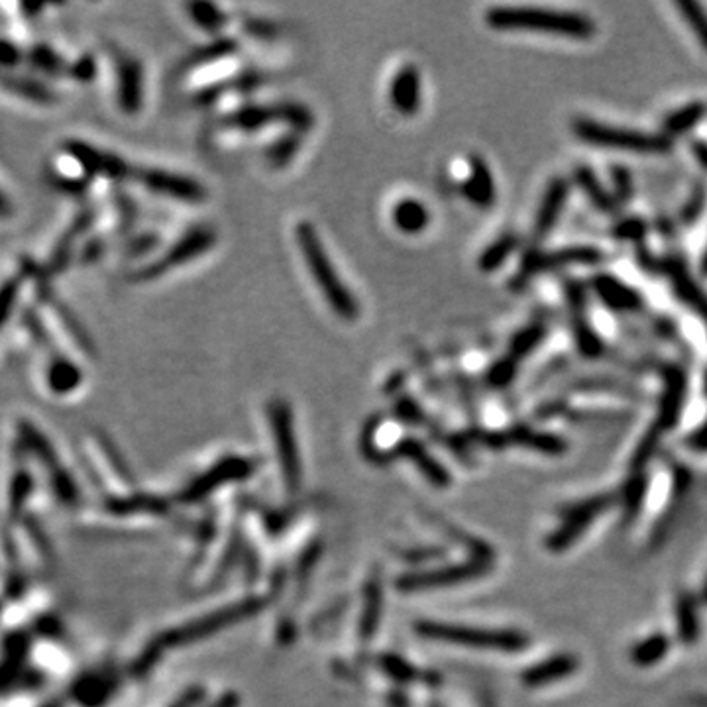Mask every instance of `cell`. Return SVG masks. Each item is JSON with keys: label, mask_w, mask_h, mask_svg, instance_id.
Wrapping results in <instances>:
<instances>
[{"label": "cell", "mask_w": 707, "mask_h": 707, "mask_svg": "<svg viewBox=\"0 0 707 707\" xmlns=\"http://www.w3.org/2000/svg\"><path fill=\"white\" fill-rule=\"evenodd\" d=\"M568 193H570V187H568L566 179L556 177L550 181V185L546 187L543 201H541V207L537 211V218H535V226H533L535 238H544L556 226L558 218L564 211V205L568 201Z\"/></svg>", "instance_id": "14"}, {"label": "cell", "mask_w": 707, "mask_h": 707, "mask_svg": "<svg viewBox=\"0 0 707 707\" xmlns=\"http://www.w3.org/2000/svg\"><path fill=\"white\" fill-rule=\"evenodd\" d=\"M105 254V244L101 238H91L83 250H81V262L85 264H91V262H97L101 256Z\"/></svg>", "instance_id": "38"}, {"label": "cell", "mask_w": 707, "mask_h": 707, "mask_svg": "<svg viewBox=\"0 0 707 707\" xmlns=\"http://www.w3.org/2000/svg\"><path fill=\"white\" fill-rule=\"evenodd\" d=\"M20 285H22V277L14 275V277H8L2 285V321L6 323L12 315V309L18 301V291H20Z\"/></svg>", "instance_id": "33"}, {"label": "cell", "mask_w": 707, "mask_h": 707, "mask_svg": "<svg viewBox=\"0 0 707 707\" xmlns=\"http://www.w3.org/2000/svg\"><path fill=\"white\" fill-rule=\"evenodd\" d=\"M574 134L586 144L599 146V148H613V150L637 152V154H664L670 150L668 136L613 128L588 118H578L574 122Z\"/></svg>", "instance_id": "4"}, {"label": "cell", "mask_w": 707, "mask_h": 707, "mask_svg": "<svg viewBox=\"0 0 707 707\" xmlns=\"http://www.w3.org/2000/svg\"><path fill=\"white\" fill-rule=\"evenodd\" d=\"M20 59H22L20 48H18L14 42H10L8 38H4V40H2V52H0L2 65H4L6 69H8V67H14V65L20 63Z\"/></svg>", "instance_id": "39"}, {"label": "cell", "mask_w": 707, "mask_h": 707, "mask_svg": "<svg viewBox=\"0 0 707 707\" xmlns=\"http://www.w3.org/2000/svg\"><path fill=\"white\" fill-rule=\"evenodd\" d=\"M28 59L38 71H42L46 75H52V77L69 71V65L65 63V59L57 54L55 50H52L50 46H46V44L34 46L30 50V54H28Z\"/></svg>", "instance_id": "28"}, {"label": "cell", "mask_w": 707, "mask_h": 707, "mask_svg": "<svg viewBox=\"0 0 707 707\" xmlns=\"http://www.w3.org/2000/svg\"><path fill=\"white\" fill-rule=\"evenodd\" d=\"M132 181H138L148 191L175 199V201L201 203L207 197L205 187L197 179L181 175V173H171V171L158 169V167H134Z\"/></svg>", "instance_id": "7"}, {"label": "cell", "mask_w": 707, "mask_h": 707, "mask_svg": "<svg viewBox=\"0 0 707 707\" xmlns=\"http://www.w3.org/2000/svg\"><path fill=\"white\" fill-rule=\"evenodd\" d=\"M116 73V101L118 107L128 114H138L144 105V67L142 63L124 52H114Z\"/></svg>", "instance_id": "8"}, {"label": "cell", "mask_w": 707, "mask_h": 707, "mask_svg": "<svg viewBox=\"0 0 707 707\" xmlns=\"http://www.w3.org/2000/svg\"><path fill=\"white\" fill-rule=\"evenodd\" d=\"M594 291L601 303L615 313H635L643 309V297L637 289L623 283L619 277L609 273H599L592 279Z\"/></svg>", "instance_id": "10"}, {"label": "cell", "mask_w": 707, "mask_h": 707, "mask_svg": "<svg viewBox=\"0 0 707 707\" xmlns=\"http://www.w3.org/2000/svg\"><path fill=\"white\" fill-rule=\"evenodd\" d=\"M67 75H71L75 81H81V83L93 81L95 75H97V61H95V57L89 54L81 55L77 61L69 63Z\"/></svg>", "instance_id": "32"}, {"label": "cell", "mask_w": 707, "mask_h": 707, "mask_svg": "<svg viewBox=\"0 0 707 707\" xmlns=\"http://www.w3.org/2000/svg\"><path fill=\"white\" fill-rule=\"evenodd\" d=\"M664 273L668 275L674 293L680 297L684 305L698 313V317L706 323L707 327V295L694 281V277L686 270V264L680 258H670L664 262Z\"/></svg>", "instance_id": "13"}, {"label": "cell", "mask_w": 707, "mask_h": 707, "mask_svg": "<svg viewBox=\"0 0 707 707\" xmlns=\"http://www.w3.org/2000/svg\"><path fill=\"white\" fill-rule=\"evenodd\" d=\"M272 122H281L289 130L305 134L313 128L315 116L305 105L293 101L275 105H242L238 109L230 110L220 120V126L232 132H258Z\"/></svg>", "instance_id": "3"}, {"label": "cell", "mask_w": 707, "mask_h": 707, "mask_svg": "<svg viewBox=\"0 0 707 707\" xmlns=\"http://www.w3.org/2000/svg\"><path fill=\"white\" fill-rule=\"evenodd\" d=\"M61 152L83 167L89 177H105L109 181H126L134 177V165L126 164L116 154L91 146L83 140H65Z\"/></svg>", "instance_id": "6"}, {"label": "cell", "mask_w": 707, "mask_h": 707, "mask_svg": "<svg viewBox=\"0 0 707 707\" xmlns=\"http://www.w3.org/2000/svg\"><path fill=\"white\" fill-rule=\"evenodd\" d=\"M566 293H568V303H570V311H572V325H574L576 346H578L580 354H584L586 358H598L601 350H603V344H601V338L594 332V328L588 321L584 291H582L580 285L570 283Z\"/></svg>", "instance_id": "11"}, {"label": "cell", "mask_w": 707, "mask_h": 707, "mask_svg": "<svg viewBox=\"0 0 707 707\" xmlns=\"http://www.w3.org/2000/svg\"><path fill=\"white\" fill-rule=\"evenodd\" d=\"M688 389L686 372L678 366H670L664 372V395H662V425L672 427L682 411Z\"/></svg>", "instance_id": "16"}, {"label": "cell", "mask_w": 707, "mask_h": 707, "mask_svg": "<svg viewBox=\"0 0 707 707\" xmlns=\"http://www.w3.org/2000/svg\"><path fill=\"white\" fill-rule=\"evenodd\" d=\"M42 297H44V301L50 303L52 313H54L57 323L63 327L65 334L77 344V348H81L87 356H95V346H93L89 334L85 332V328L81 327V323L75 319V315H73L65 305H61L59 301H55L54 293H52V289L48 287V283H44Z\"/></svg>", "instance_id": "19"}, {"label": "cell", "mask_w": 707, "mask_h": 707, "mask_svg": "<svg viewBox=\"0 0 707 707\" xmlns=\"http://www.w3.org/2000/svg\"><path fill=\"white\" fill-rule=\"evenodd\" d=\"M603 260V252L592 246H570L554 252H533L525 256L521 275L533 277L541 273L554 272L566 266H596Z\"/></svg>", "instance_id": "9"}, {"label": "cell", "mask_w": 707, "mask_h": 707, "mask_svg": "<svg viewBox=\"0 0 707 707\" xmlns=\"http://www.w3.org/2000/svg\"><path fill=\"white\" fill-rule=\"evenodd\" d=\"M2 87H4V91L12 93L14 97H20V99L34 103V105H54L57 103V93L54 89L38 79H32V77L6 73L2 77Z\"/></svg>", "instance_id": "18"}, {"label": "cell", "mask_w": 707, "mask_h": 707, "mask_svg": "<svg viewBox=\"0 0 707 707\" xmlns=\"http://www.w3.org/2000/svg\"><path fill=\"white\" fill-rule=\"evenodd\" d=\"M611 179L615 185V201H627L631 197V177L623 167L611 169Z\"/></svg>", "instance_id": "36"}, {"label": "cell", "mask_w": 707, "mask_h": 707, "mask_svg": "<svg viewBox=\"0 0 707 707\" xmlns=\"http://www.w3.org/2000/svg\"><path fill=\"white\" fill-rule=\"evenodd\" d=\"M238 50V44L236 40L232 38H217L213 40L211 44L207 46H201L197 48L193 54L189 55L185 61H183V69H197V67H205V65H211L215 61H222L226 57L234 54Z\"/></svg>", "instance_id": "22"}, {"label": "cell", "mask_w": 707, "mask_h": 707, "mask_svg": "<svg viewBox=\"0 0 707 707\" xmlns=\"http://www.w3.org/2000/svg\"><path fill=\"white\" fill-rule=\"evenodd\" d=\"M486 22L495 30H533L574 40H588L596 32L592 20L582 14L531 6H493Z\"/></svg>", "instance_id": "2"}, {"label": "cell", "mask_w": 707, "mask_h": 707, "mask_svg": "<svg viewBox=\"0 0 707 707\" xmlns=\"http://www.w3.org/2000/svg\"><path fill=\"white\" fill-rule=\"evenodd\" d=\"M576 183L584 189L586 197L592 201V205L599 209L601 213H615L617 209V201L613 195H609L601 183L598 181V177L594 175V171L586 165L578 167L576 169Z\"/></svg>", "instance_id": "21"}, {"label": "cell", "mask_w": 707, "mask_h": 707, "mask_svg": "<svg viewBox=\"0 0 707 707\" xmlns=\"http://www.w3.org/2000/svg\"><path fill=\"white\" fill-rule=\"evenodd\" d=\"M515 374H517V360L507 356L503 360H497L491 366L490 372H488V380L495 387H505V385H509L513 381Z\"/></svg>", "instance_id": "31"}, {"label": "cell", "mask_w": 707, "mask_h": 707, "mask_svg": "<svg viewBox=\"0 0 707 707\" xmlns=\"http://www.w3.org/2000/svg\"><path fill=\"white\" fill-rule=\"evenodd\" d=\"M702 272L707 275V248L706 252H704V258H702Z\"/></svg>", "instance_id": "41"}, {"label": "cell", "mask_w": 707, "mask_h": 707, "mask_svg": "<svg viewBox=\"0 0 707 707\" xmlns=\"http://www.w3.org/2000/svg\"><path fill=\"white\" fill-rule=\"evenodd\" d=\"M299 148H301V134L289 130L287 134L279 136L273 144L268 146V150H266V160H268L273 167H285V165L289 164V162L297 156Z\"/></svg>", "instance_id": "26"}, {"label": "cell", "mask_w": 707, "mask_h": 707, "mask_svg": "<svg viewBox=\"0 0 707 707\" xmlns=\"http://www.w3.org/2000/svg\"><path fill=\"white\" fill-rule=\"evenodd\" d=\"M295 242L303 254L307 270L315 279V285L323 293L328 307L336 313V317H340L342 321L358 319V301L334 270V264L328 258L327 248L323 246L317 228L309 220H301L295 224Z\"/></svg>", "instance_id": "1"}, {"label": "cell", "mask_w": 707, "mask_h": 707, "mask_svg": "<svg viewBox=\"0 0 707 707\" xmlns=\"http://www.w3.org/2000/svg\"><path fill=\"white\" fill-rule=\"evenodd\" d=\"M462 193L470 203H474L480 209H490L493 205L495 183L491 177L490 167L482 158L478 156L470 158V173L462 183Z\"/></svg>", "instance_id": "15"}, {"label": "cell", "mask_w": 707, "mask_h": 707, "mask_svg": "<svg viewBox=\"0 0 707 707\" xmlns=\"http://www.w3.org/2000/svg\"><path fill=\"white\" fill-rule=\"evenodd\" d=\"M544 336H546V328H544V325H529V327L519 330V332L513 336L511 344H509V356H511L513 360H517V362L523 360V358H527L533 350L539 348V344L543 342Z\"/></svg>", "instance_id": "27"}, {"label": "cell", "mask_w": 707, "mask_h": 707, "mask_svg": "<svg viewBox=\"0 0 707 707\" xmlns=\"http://www.w3.org/2000/svg\"><path fill=\"white\" fill-rule=\"evenodd\" d=\"M391 218H393L395 228L401 230L403 234H419L429 226L431 213L417 199H401L393 207Z\"/></svg>", "instance_id": "20"}, {"label": "cell", "mask_w": 707, "mask_h": 707, "mask_svg": "<svg viewBox=\"0 0 707 707\" xmlns=\"http://www.w3.org/2000/svg\"><path fill=\"white\" fill-rule=\"evenodd\" d=\"M191 20L205 32L217 34L228 24V14L215 2H191L187 4Z\"/></svg>", "instance_id": "23"}, {"label": "cell", "mask_w": 707, "mask_h": 707, "mask_svg": "<svg viewBox=\"0 0 707 707\" xmlns=\"http://www.w3.org/2000/svg\"><path fill=\"white\" fill-rule=\"evenodd\" d=\"M46 383L55 395H69L83 383V372L71 358L55 352L50 356Z\"/></svg>", "instance_id": "17"}, {"label": "cell", "mask_w": 707, "mask_h": 707, "mask_svg": "<svg viewBox=\"0 0 707 707\" xmlns=\"http://www.w3.org/2000/svg\"><path fill=\"white\" fill-rule=\"evenodd\" d=\"M613 234L619 240H643L647 234V224L641 218H625L613 228Z\"/></svg>", "instance_id": "34"}, {"label": "cell", "mask_w": 707, "mask_h": 707, "mask_svg": "<svg viewBox=\"0 0 707 707\" xmlns=\"http://www.w3.org/2000/svg\"><path fill=\"white\" fill-rule=\"evenodd\" d=\"M692 150H694L698 162L707 169V144H704V142H696V144L692 146Z\"/></svg>", "instance_id": "40"}, {"label": "cell", "mask_w": 707, "mask_h": 707, "mask_svg": "<svg viewBox=\"0 0 707 707\" xmlns=\"http://www.w3.org/2000/svg\"><path fill=\"white\" fill-rule=\"evenodd\" d=\"M22 323H24V327L28 330V334L32 336V340H34L38 346H42V348L50 350V356L55 354L54 338L50 336V332H48L46 327H44V321H42V319H40L34 311H30V309H28V311H24Z\"/></svg>", "instance_id": "30"}, {"label": "cell", "mask_w": 707, "mask_h": 707, "mask_svg": "<svg viewBox=\"0 0 707 707\" xmlns=\"http://www.w3.org/2000/svg\"><path fill=\"white\" fill-rule=\"evenodd\" d=\"M515 248H517V238L513 234H505V236L497 238L480 256V262H478L480 270L488 273L499 270V266H503L509 260V256L515 252Z\"/></svg>", "instance_id": "24"}, {"label": "cell", "mask_w": 707, "mask_h": 707, "mask_svg": "<svg viewBox=\"0 0 707 707\" xmlns=\"http://www.w3.org/2000/svg\"><path fill=\"white\" fill-rule=\"evenodd\" d=\"M389 101L403 116H413L421 107V75L413 63L403 65L389 83Z\"/></svg>", "instance_id": "12"}, {"label": "cell", "mask_w": 707, "mask_h": 707, "mask_svg": "<svg viewBox=\"0 0 707 707\" xmlns=\"http://www.w3.org/2000/svg\"><path fill=\"white\" fill-rule=\"evenodd\" d=\"M706 114V107L702 103H692L686 105L684 109L672 112L666 120H664V132L670 136H680L686 134L688 130H692Z\"/></svg>", "instance_id": "25"}, {"label": "cell", "mask_w": 707, "mask_h": 707, "mask_svg": "<svg viewBox=\"0 0 707 707\" xmlns=\"http://www.w3.org/2000/svg\"><path fill=\"white\" fill-rule=\"evenodd\" d=\"M678 10L682 12L684 20L688 22V26L694 30L698 42L702 44V48L707 52V14L706 10L698 4V2H692V0H680L678 4Z\"/></svg>", "instance_id": "29"}, {"label": "cell", "mask_w": 707, "mask_h": 707, "mask_svg": "<svg viewBox=\"0 0 707 707\" xmlns=\"http://www.w3.org/2000/svg\"><path fill=\"white\" fill-rule=\"evenodd\" d=\"M244 32L254 36V38H260V40H272L277 34V28L273 22H268V20H260V18H248L244 22Z\"/></svg>", "instance_id": "35"}, {"label": "cell", "mask_w": 707, "mask_h": 707, "mask_svg": "<svg viewBox=\"0 0 707 707\" xmlns=\"http://www.w3.org/2000/svg\"><path fill=\"white\" fill-rule=\"evenodd\" d=\"M158 246H160V234L148 232V234H142V236L132 240L130 252H132V256H142V254H148V252L156 250Z\"/></svg>", "instance_id": "37"}, {"label": "cell", "mask_w": 707, "mask_h": 707, "mask_svg": "<svg viewBox=\"0 0 707 707\" xmlns=\"http://www.w3.org/2000/svg\"><path fill=\"white\" fill-rule=\"evenodd\" d=\"M706 389H707V374H706Z\"/></svg>", "instance_id": "42"}, {"label": "cell", "mask_w": 707, "mask_h": 707, "mask_svg": "<svg viewBox=\"0 0 707 707\" xmlns=\"http://www.w3.org/2000/svg\"><path fill=\"white\" fill-rule=\"evenodd\" d=\"M215 242H217V232L207 224H197L189 228L175 244H171L160 260H154L144 268H140L138 272L132 273V279L152 281L156 277H162L164 273L171 272L207 254L215 246Z\"/></svg>", "instance_id": "5"}]
</instances>
